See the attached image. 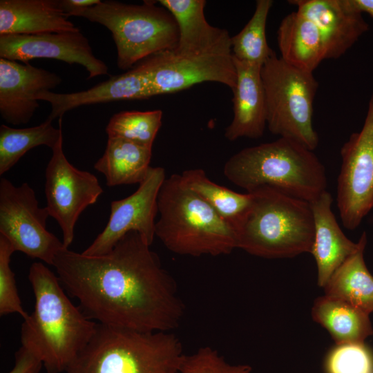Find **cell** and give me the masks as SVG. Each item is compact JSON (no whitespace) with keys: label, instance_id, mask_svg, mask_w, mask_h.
I'll return each instance as SVG.
<instances>
[{"label":"cell","instance_id":"6da1fadb","mask_svg":"<svg viewBox=\"0 0 373 373\" xmlns=\"http://www.w3.org/2000/svg\"><path fill=\"white\" fill-rule=\"evenodd\" d=\"M52 266L68 294L99 324L140 332H171L184 306L174 279L136 231L108 254L86 256L64 247Z\"/></svg>","mask_w":373,"mask_h":373},{"label":"cell","instance_id":"7a4b0ae2","mask_svg":"<svg viewBox=\"0 0 373 373\" xmlns=\"http://www.w3.org/2000/svg\"><path fill=\"white\" fill-rule=\"evenodd\" d=\"M28 279L35 305L21 325V345L42 361L47 373H66L93 336L97 323L71 302L57 276L44 263L31 265Z\"/></svg>","mask_w":373,"mask_h":373},{"label":"cell","instance_id":"3957f363","mask_svg":"<svg viewBox=\"0 0 373 373\" xmlns=\"http://www.w3.org/2000/svg\"><path fill=\"white\" fill-rule=\"evenodd\" d=\"M247 193L249 204L233 225L238 248L265 258L311 253L315 230L309 202L268 186Z\"/></svg>","mask_w":373,"mask_h":373},{"label":"cell","instance_id":"277c9868","mask_svg":"<svg viewBox=\"0 0 373 373\" xmlns=\"http://www.w3.org/2000/svg\"><path fill=\"white\" fill-rule=\"evenodd\" d=\"M223 173L247 192L268 186L309 203L327 186L325 168L314 151L283 137L242 149L225 162Z\"/></svg>","mask_w":373,"mask_h":373},{"label":"cell","instance_id":"5b68a950","mask_svg":"<svg viewBox=\"0 0 373 373\" xmlns=\"http://www.w3.org/2000/svg\"><path fill=\"white\" fill-rule=\"evenodd\" d=\"M155 236L171 251L192 256L231 254L237 247L233 228L187 187L180 174L164 181L157 196Z\"/></svg>","mask_w":373,"mask_h":373},{"label":"cell","instance_id":"8992f818","mask_svg":"<svg viewBox=\"0 0 373 373\" xmlns=\"http://www.w3.org/2000/svg\"><path fill=\"white\" fill-rule=\"evenodd\" d=\"M182 345L171 332H140L97 323L66 373H178Z\"/></svg>","mask_w":373,"mask_h":373},{"label":"cell","instance_id":"52a82bcc","mask_svg":"<svg viewBox=\"0 0 373 373\" xmlns=\"http://www.w3.org/2000/svg\"><path fill=\"white\" fill-rule=\"evenodd\" d=\"M156 1L141 5L106 0L95 6L75 10L68 16L83 17L105 26L112 33L117 48L119 68L129 70L146 57L174 50L178 44L177 22Z\"/></svg>","mask_w":373,"mask_h":373},{"label":"cell","instance_id":"ba28073f","mask_svg":"<svg viewBox=\"0 0 373 373\" xmlns=\"http://www.w3.org/2000/svg\"><path fill=\"white\" fill-rule=\"evenodd\" d=\"M261 77L269 131L314 151L319 140L312 123L318 86L313 73L289 65L274 52L262 66Z\"/></svg>","mask_w":373,"mask_h":373},{"label":"cell","instance_id":"9c48e42d","mask_svg":"<svg viewBox=\"0 0 373 373\" xmlns=\"http://www.w3.org/2000/svg\"><path fill=\"white\" fill-rule=\"evenodd\" d=\"M50 216L39 207L32 188L26 182L15 186L5 178L0 180V234L19 251L32 258L52 265L63 242L46 228Z\"/></svg>","mask_w":373,"mask_h":373},{"label":"cell","instance_id":"30bf717a","mask_svg":"<svg viewBox=\"0 0 373 373\" xmlns=\"http://www.w3.org/2000/svg\"><path fill=\"white\" fill-rule=\"evenodd\" d=\"M340 154L337 207L344 227L354 230L373 208V91L362 128L350 135Z\"/></svg>","mask_w":373,"mask_h":373},{"label":"cell","instance_id":"8fae6325","mask_svg":"<svg viewBox=\"0 0 373 373\" xmlns=\"http://www.w3.org/2000/svg\"><path fill=\"white\" fill-rule=\"evenodd\" d=\"M141 62L147 72L153 96L179 92L204 82H218L232 90L236 84L231 47L186 55L164 51Z\"/></svg>","mask_w":373,"mask_h":373},{"label":"cell","instance_id":"7c38bea8","mask_svg":"<svg viewBox=\"0 0 373 373\" xmlns=\"http://www.w3.org/2000/svg\"><path fill=\"white\" fill-rule=\"evenodd\" d=\"M52 152L46 169V208L59 224L64 245L68 248L79 216L97 201L103 189L95 175L77 169L68 161L63 150V137Z\"/></svg>","mask_w":373,"mask_h":373},{"label":"cell","instance_id":"4fadbf2b","mask_svg":"<svg viewBox=\"0 0 373 373\" xmlns=\"http://www.w3.org/2000/svg\"><path fill=\"white\" fill-rule=\"evenodd\" d=\"M166 178L164 168L151 166L133 193L111 202V214L105 228L82 253L86 256L108 254L130 231L137 232L151 246L155 236L157 196Z\"/></svg>","mask_w":373,"mask_h":373},{"label":"cell","instance_id":"5bb4252c","mask_svg":"<svg viewBox=\"0 0 373 373\" xmlns=\"http://www.w3.org/2000/svg\"><path fill=\"white\" fill-rule=\"evenodd\" d=\"M0 57L25 64L35 59L77 64L87 70L88 79L108 75V66L94 55L88 39L80 30L0 35Z\"/></svg>","mask_w":373,"mask_h":373},{"label":"cell","instance_id":"9a60e30c","mask_svg":"<svg viewBox=\"0 0 373 373\" xmlns=\"http://www.w3.org/2000/svg\"><path fill=\"white\" fill-rule=\"evenodd\" d=\"M61 77L29 63L0 59V115L14 126L27 124L39 108L37 96L50 91Z\"/></svg>","mask_w":373,"mask_h":373},{"label":"cell","instance_id":"2e32d148","mask_svg":"<svg viewBox=\"0 0 373 373\" xmlns=\"http://www.w3.org/2000/svg\"><path fill=\"white\" fill-rule=\"evenodd\" d=\"M297 12L310 19L322 36L326 59L344 55L369 29L352 0H291Z\"/></svg>","mask_w":373,"mask_h":373},{"label":"cell","instance_id":"e0dca14e","mask_svg":"<svg viewBox=\"0 0 373 373\" xmlns=\"http://www.w3.org/2000/svg\"><path fill=\"white\" fill-rule=\"evenodd\" d=\"M153 97L150 80L143 64L140 61L124 73L111 76L90 89L57 93L44 91L37 95V100L46 101L51 106L48 119H61L68 111L95 104L119 100L144 99Z\"/></svg>","mask_w":373,"mask_h":373},{"label":"cell","instance_id":"ac0fdd59","mask_svg":"<svg viewBox=\"0 0 373 373\" xmlns=\"http://www.w3.org/2000/svg\"><path fill=\"white\" fill-rule=\"evenodd\" d=\"M236 84L233 93V117L224 136L229 141L240 137H261L267 126V106L261 66L236 59Z\"/></svg>","mask_w":373,"mask_h":373},{"label":"cell","instance_id":"d6986e66","mask_svg":"<svg viewBox=\"0 0 373 373\" xmlns=\"http://www.w3.org/2000/svg\"><path fill=\"white\" fill-rule=\"evenodd\" d=\"M333 198L325 191L310 202L314 220V240L311 254L318 269V284L323 287L333 273L361 245L354 242L341 230L332 209Z\"/></svg>","mask_w":373,"mask_h":373},{"label":"cell","instance_id":"ffe728a7","mask_svg":"<svg viewBox=\"0 0 373 373\" xmlns=\"http://www.w3.org/2000/svg\"><path fill=\"white\" fill-rule=\"evenodd\" d=\"M79 30L68 19L60 0L0 1V35Z\"/></svg>","mask_w":373,"mask_h":373},{"label":"cell","instance_id":"44dd1931","mask_svg":"<svg viewBox=\"0 0 373 373\" xmlns=\"http://www.w3.org/2000/svg\"><path fill=\"white\" fill-rule=\"evenodd\" d=\"M175 18L179 41L175 53L186 55L219 48L231 47L228 31L210 25L204 17V0H160Z\"/></svg>","mask_w":373,"mask_h":373},{"label":"cell","instance_id":"7402d4cb","mask_svg":"<svg viewBox=\"0 0 373 373\" xmlns=\"http://www.w3.org/2000/svg\"><path fill=\"white\" fill-rule=\"evenodd\" d=\"M277 41L280 58L298 69L314 73L326 59L319 30L310 19L297 11L282 19L277 31Z\"/></svg>","mask_w":373,"mask_h":373},{"label":"cell","instance_id":"603a6c76","mask_svg":"<svg viewBox=\"0 0 373 373\" xmlns=\"http://www.w3.org/2000/svg\"><path fill=\"white\" fill-rule=\"evenodd\" d=\"M152 148L118 137H108L103 155L94 168L106 178L108 186L140 184L151 168Z\"/></svg>","mask_w":373,"mask_h":373},{"label":"cell","instance_id":"cb8c5ba5","mask_svg":"<svg viewBox=\"0 0 373 373\" xmlns=\"http://www.w3.org/2000/svg\"><path fill=\"white\" fill-rule=\"evenodd\" d=\"M312 314L336 345L363 343L373 333L370 314L339 298L326 295L316 298Z\"/></svg>","mask_w":373,"mask_h":373},{"label":"cell","instance_id":"d4e9b609","mask_svg":"<svg viewBox=\"0 0 373 373\" xmlns=\"http://www.w3.org/2000/svg\"><path fill=\"white\" fill-rule=\"evenodd\" d=\"M360 239L358 249L333 273L323 287L326 296L347 301L370 314L373 312V276L363 257L365 231Z\"/></svg>","mask_w":373,"mask_h":373},{"label":"cell","instance_id":"484cf974","mask_svg":"<svg viewBox=\"0 0 373 373\" xmlns=\"http://www.w3.org/2000/svg\"><path fill=\"white\" fill-rule=\"evenodd\" d=\"M61 119L59 128L46 119L43 123L28 128H16L1 124L0 126V175L13 167L29 150L41 145L51 149L63 137Z\"/></svg>","mask_w":373,"mask_h":373},{"label":"cell","instance_id":"4316f807","mask_svg":"<svg viewBox=\"0 0 373 373\" xmlns=\"http://www.w3.org/2000/svg\"><path fill=\"white\" fill-rule=\"evenodd\" d=\"M180 175L187 187L203 199L233 228L234 224L249 204V193H237L212 182L201 169H186Z\"/></svg>","mask_w":373,"mask_h":373},{"label":"cell","instance_id":"83f0119b","mask_svg":"<svg viewBox=\"0 0 373 373\" xmlns=\"http://www.w3.org/2000/svg\"><path fill=\"white\" fill-rule=\"evenodd\" d=\"M272 5L271 0L256 1L251 18L237 35L231 37V51L236 59L262 67L274 53L266 37L267 20Z\"/></svg>","mask_w":373,"mask_h":373},{"label":"cell","instance_id":"f1b7e54d","mask_svg":"<svg viewBox=\"0 0 373 373\" xmlns=\"http://www.w3.org/2000/svg\"><path fill=\"white\" fill-rule=\"evenodd\" d=\"M162 118L161 110L122 111L111 117L106 132L108 137L122 138L152 148Z\"/></svg>","mask_w":373,"mask_h":373},{"label":"cell","instance_id":"f546056e","mask_svg":"<svg viewBox=\"0 0 373 373\" xmlns=\"http://www.w3.org/2000/svg\"><path fill=\"white\" fill-rule=\"evenodd\" d=\"M15 252L11 243L0 234V315L19 314L28 316L24 310L16 285L15 274L10 267V258Z\"/></svg>","mask_w":373,"mask_h":373},{"label":"cell","instance_id":"4dcf8cb0","mask_svg":"<svg viewBox=\"0 0 373 373\" xmlns=\"http://www.w3.org/2000/svg\"><path fill=\"white\" fill-rule=\"evenodd\" d=\"M246 364H231L209 346L200 347L194 353L185 355L178 373H251Z\"/></svg>","mask_w":373,"mask_h":373},{"label":"cell","instance_id":"1f68e13d","mask_svg":"<svg viewBox=\"0 0 373 373\" xmlns=\"http://www.w3.org/2000/svg\"><path fill=\"white\" fill-rule=\"evenodd\" d=\"M336 345L327 361L329 373H372V358L363 343Z\"/></svg>","mask_w":373,"mask_h":373},{"label":"cell","instance_id":"d6a6232c","mask_svg":"<svg viewBox=\"0 0 373 373\" xmlns=\"http://www.w3.org/2000/svg\"><path fill=\"white\" fill-rule=\"evenodd\" d=\"M42 361L30 350L21 345L15 354V365L7 373H39Z\"/></svg>","mask_w":373,"mask_h":373},{"label":"cell","instance_id":"836d02e7","mask_svg":"<svg viewBox=\"0 0 373 373\" xmlns=\"http://www.w3.org/2000/svg\"><path fill=\"white\" fill-rule=\"evenodd\" d=\"M60 1L61 7L67 15L73 10L95 6L101 2L99 0H60Z\"/></svg>","mask_w":373,"mask_h":373},{"label":"cell","instance_id":"e575fe53","mask_svg":"<svg viewBox=\"0 0 373 373\" xmlns=\"http://www.w3.org/2000/svg\"><path fill=\"white\" fill-rule=\"evenodd\" d=\"M352 1L363 13H367L373 17V0H352Z\"/></svg>","mask_w":373,"mask_h":373}]
</instances>
